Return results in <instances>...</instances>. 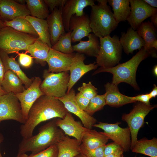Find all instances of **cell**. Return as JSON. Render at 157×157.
<instances>
[{
  "label": "cell",
  "instance_id": "1",
  "mask_svg": "<svg viewBox=\"0 0 157 157\" xmlns=\"http://www.w3.org/2000/svg\"><path fill=\"white\" fill-rule=\"evenodd\" d=\"M69 112L63 103L56 98L43 95L33 104L25 123L20 127L23 138L32 136L35 128L42 122L56 118H63Z\"/></svg>",
  "mask_w": 157,
  "mask_h": 157
},
{
  "label": "cell",
  "instance_id": "2",
  "mask_svg": "<svg viewBox=\"0 0 157 157\" xmlns=\"http://www.w3.org/2000/svg\"><path fill=\"white\" fill-rule=\"evenodd\" d=\"M156 51L155 49L148 51L143 47L128 61L122 63H118L113 67H100L94 72L93 75L101 72H108L113 75V83L118 85L121 83H126L135 90H139V88L136 80L137 68L140 63L149 56L156 57Z\"/></svg>",
  "mask_w": 157,
  "mask_h": 157
},
{
  "label": "cell",
  "instance_id": "3",
  "mask_svg": "<svg viewBox=\"0 0 157 157\" xmlns=\"http://www.w3.org/2000/svg\"><path fill=\"white\" fill-rule=\"evenodd\" d=\"M56 118L40 127L37 134L23 138L19 145L17 155L28 151L32 154L37 153L57 144L60 140L65 134L56 125Z\"/></svg>",
  "mask_w": 157,
  "mask_h": 157
},
{
  "label": "cell",
  "instance_id": "4",
  "mask_svg": "<svg viewBox=\"0 0 157 157\" xmlns=\"http://www.w3.org/2000/svg\"><path fill=\"white\" fill-rule=\"evenodd\" d=\"M97 1L98 4L91 7L90 26L93 33L99 38L110 35L118 24L114 19L110 7L107 4L108 0Z\"/></svg>",
  "mask_w": 157,
  "mask_h": 157
},
{
  "label": "cell",
  "instance_id": "5",
  "mask_svg": "<svg viewBox=\"0 0 157 157\" xmlns=\"http://www.w3.org/2000/svg\"><path fill=\"white\" fill-rule=\"evenodd\" d=\"M38 38L5 26L0 29V49L8 54L21 50L27 51L28 46Z\"/></svg>",
  "mask_w": 157,
  "mask_h": 157
},
{
  "label": "cell",
  "instance_id": "6",
  "mask_svg": "<svg viewBox=\"0 0 157 157\" xmlns=\"http://www.w3.org/2000/svg\"><path fill=\"white\" fill-rule=\"evenodd\" d=\"M100 47L96 57V63L103 67H114L119 63L122 57V47L118 36L108 35L99 38Z\"/></svg>",
  "mask_w": 157,
  "mask_h": 157
},
{
  "label": "cell",
  "instance_id": "7",
  "mask_svg": "<svg viewBox=\"0 0 157 157\" xmlns=\"http://www.w3.org/2000/svg\"><path fill=\"white\" fill-rule=\"evenodd\" d=\"M43 77L44 79L40 88L44 95L60 98L66 94L69 79L68 71L55 73L49 72L45 69Z\"/></svg>",
  "mask_w": 157,
  "mask_h": 157
},
{
  "label": "cell",
  "instance_id": "8",
  "mask_svg": "<svg viewBox=\"0 0 157 157\" xmlns=\"http://www.w3.org/2000/svg\"><path fill=\"white\" fill-rule=\"evenodd\" d=\"M156 106L139 102L128 114H124L122 116L123 121L127 124L131 135V149L137 140L138 131L144 123L145 117Z\"/></svg>",
  "mask_w": 157,
  "mask_h": 157
},
{
  "label": "cell",
  "instance_id": "9",
  "mask_svg": "<svg viewBox=\"0 0 157 157\" xmlns=\"http://www.w3.org/2000/svg\"><path fill=\"white\" fill-rule=\"evenodd\" d=\"M9 120L22 124L26 120L23 116L20 103L13 93H7L0 97V123Z\"/></svg>",
  "mask_w": 157,
  "mask_h": 157
},
{
  "label": "cell",
  "instance_id": "10",
  "mask_svg": "<svg viewBox=\"0 0 157 157\" xmlns=\"http://www.w3.org/2000/svg\"><path fill=\"white\" fill-rule=\"evenodd\" d=\"M120 122L111 124L99 122L93 127L100 128L102 132L109 139L120 146L125 152L128 151L131 148V140L130 129L128 126L125 128L120 127Z\"/></svg>",
  "mask_w": 157,
  "mask_h": 157
},
{
  "label": "cell",
  "instance_id": "11",
  "mask_svg": "<svg viewBox=\"0 0 157 157\" xmlns=\"http://www.w3.org/2000/svg\"><path fill=\"white\" fill-rule=\"evenodd\" d=\"M129 1L131 13L127 20L130 27L135 31L145 19L157 12V9L151 7L143 0Z\"/></svg>",
  "mask_w": 157,
  "mask_h": 157
},
{
  "label": "cell",
  "instance_id": "12",
  "mask_svg": "<svg viewBox=\"0 0 157 157\" xmlns=\"http://www.w3.org/2000/svg\"><path fill=\"white\" fill-rule=\"evenodd\" d=\"M75 96V91L72 89L64 96L56 98L63 103L69 112L74 114L80 119L85 127L91 129L97 120L80 108L76 101Z\"/></svg>",
  "mask_w": 157,
  "mask_h": 157
},
{
  "label": "cell",
  "instance_id": "13",
  "mask_svg": "<svg viewBox=\"0 0 157 157\" xmlns=\"http://www.w3.org/2000/svg\"><path fill=\"white\" fill-rule=\"evenodd\" d=\"M42 82L39 77H35L28 88L21 93L15 94L20 103L22 114L26 120L33 104L40 97L44 95L40 88Z\"/></svg>",
  "mask_w": 157,
  "mask_h": 157
},
{
  "label": "cell",
  "instance_id": "14",
  "mask_svg": "<svg viewBox=\"0 0 157 157\" xmlns=\"http://www.w3.org/2000/svg\"><path fill=\"white\" fill-rule=\"evenodd\" d=\"M93 0H66L61 10L62 21L65 31H69V25L70 19L74 15L81 16L85 13L84 9L88 6L94 5Z\"/></svg>",
  "mask_w": 157,
  "mask_h": 157
},
{
  "label": "cell",
  "instance_id": "15",
  "mask_svg": "<svg viewBox=\"0 0 157 157\" xmlns=\"http://www.w3.org/2000/svg\"><path fill=\"white\" fill-rule=\"evenodd\" d=\"M85 59L84 54L78 52L75 53L69 69L70 74L67 93L69 92L75 84L84 74L97 68L98 66L95 62L85 64L84 63Z\"/></svg>",
  "mask_w": 157,
  "mask_h": 157
},
{
  "label": "cell",
  "instance_id": "16",
  "mask_svg": "<svg viewBox=\"0 0 157 157\" xmlns=\"http://www.w3.org/2000/svg\"><path fill=\"white\" fill-rule=\"evenodd\" d=\"M75 53L65 54L51 48L46 60L48 71L55 73L69 71Z\"/></svg>",
  "mask_w": 157,
  "mask_h": 157
},
{
  "label": "cell",
  "instance_id": "17",
  "mask_svg": "<svg viewBox=\"0 0 157 157\" xmlns=\"http://www.w3.org/2000/svg\"><path fill=\"white\" fill-rule=\"evenodd\" d=\"M90 23L89 16L85 14L81 16L74 15L72 17L69 25L72 42L80 41L84 37L88 36L92 32Z\"/></svg>",
  "mask_w": 157,
  "mask_h": 157
},
{
  "label": "cell",
  "instance_id": "18",
  "mask_svg": "<svg viewBox=\"0 0 157 157\" xmlns=\"http://www.w3.org/2000/svg\"><path fill=\"white\" fill-rule=\"evenodd\" d=\"M56 123L65 135L74 137L81 143L84 133L88 129L83 126L79 122L75 121L69 112L63 118H56Z\"/></svg>",
  "mask_w": 157,
  "mask_h": 157
},
{
  "label": "cell",
  "instance_id": "19",
  "mask_svg": "<svg viewBox=\"0 0 157 157\" xmlns=\"http://www.w3.org/2000/svg\"><path fill=\"white\" fill-rule=\"evenodd\" d=\"M30 15L27 6L15 0H2L0 4V18L4 21H11L18 17Z\"/></svg>",
  "mask_w": 157,
  "mask_h": 157
},
{
  "label": "cell",
  "instance_id": "20",
  "mask_svg": "<svg viewBox=\"0 0 157 157\" xmlns=\"http://www.w3.org/2000/svg\"><path fill=\"white\" fill-rule=\"evenodd\" d=\"M62 8H55L46 19L52 46L57 42L61 35L66 33L62 18Z\"/></svg>",
  "mask_w": 157,
  "mask_h": 157
},
{
  "label": "cell",
  "instance_id": "21",
  "mask_svg": "<svg viewBox=\"0 0 157 157\" xmlns=\"http://www.w3.org/2000/svg\"><path fill=\"white\" fill-rule=\"evenodd\" d=\"M119 40L124 52L128 55L132 53L135 50H140L145 46L143 39L139 35L137 31L133 30L131 27L126 33H122Z\"/></svg>",
  "mask_w": 157,
  "mask_h": 157
},
{
  "label": "cell",
  "instance_id": "22",
  "mask_svg": "<svg viewBox=\"0 0 157 157\" xmlns=\"http://www.w3.org/2000/svg\"><path fill=\"white\" fill-rule=\"evenodd\" d=\"M117 85L107 83L105 85L106 105L118 107L124 105L136 102L131 99L129 96L123 95L119 91Z\"/></svg>",
  "mask_w": 157,
  "mask_h": 157
},
{
  "label": "cell",
  "instance_id": "23",
  "mask_svg": "<svg viewBox=\"0 0 157 157\" xmlns=\"http://www.w3.org/2000/svg\"><path fill=\"white\" fill-rule=\"evenodd\" d=\"M0 57L4 65L5 72L10 70L20 79L25 87L27 89L32 84L34 78H28L21 69L19 64L13 57L0 49Z\"/></svg>",
  "mask_w": 157,
  "mask_h": 157
},
{
  "label": "cell",
  "instance_id": "24",
  "mask_svg": "<svg viewBox=\"0 0 157 157\" xmlns=\"http://www.w3.org/2000/svg\"><path fill=\"white\" fill-rule=\"evenodd\" d=\"M57 145L58 157H75L81 153V143L76 139L65 135Z\"/></svg>",
  "mask_w": 157,
  "mask_h": 157
},
{
  "label": "cell",
  "instance_id": "25",
  "mask_svg": "<svg viewBox=\"0 0 157 157\" xmlns=\"http://www.w3.org/2000/svg\"><path fill=\"white\" fill-rule=\"evenodd\" d=\"M88 37V40H81L78 43L72 46L73 50L89 56L96 57L100 49L99 38L93 33H90Z\"/></svg>",
  "mask_w": 157,
  "mask_h": 157
},
{
  "label": "cell",
  "instance_id": "26",
  "mask_svg": "<svg viewBox=\"0 0 157 157\" xmlns=\"http://www.w3.org/2000/svg\"><path fill=\"white\" fill-rule=\"evenodd\" d=\"M109 140L102 132L88 129L83 135L81 145L88 149H95L106 145Z\"/></svg>",
  "mask_w": 157,
  "mask_h": 157
},
{
  "label": "cell",
  "instance_id": "27",
  "mask_svg": "<svg viewBox=\"0 0 157 157\" xmlns=\"http://www.w3.org/2000/svg\"><path fill=\"white\" fill-rule=\"evenodd\" d=\"M50 48L38 38L28 46L27 51L35 59L36 63L43 66L47 63L46 60Z\"/></svg>",
  "mask_w": 157,
  "mask_h": 157
},
{
  "label": "cell",
  "instance_id": "28",
  "mask_svg": "<svg viewBox=\"0 0 157 157\" xmlns=\"http://www.w3.org/2000/svg\"><path fill=\"white\" fill-rule=\"evenodd\" d=\"M22 82L19 77L10 70L5 72L1 86L6 93L15 94L22 92L25 89Z\"/></svg>",
  "mask_w": 157,
  "mask_h": 157
},
{
  "label": "cell",
  "instance_id": "29",
  "mask_svg": "<svg viewBox=\"0 0 157 157\" xmlns=\"http://www.w3.org/2000/svg\"><path fill=\"white\" fill-rule=\"evenodd\" d=\"M139 35L145 42L144 48L149 51L153 49V44L157 41L156 28L149 21L143 22L137 29Z\"/></svg>",
  "mask_w": 157,
  "mask_h": 157
},
{
  "label": "cell",
  "instance_id": "30",
  "mask_svg": "<svg viewBox=\"0 0 157 157\" xmlns=\"http://www.w3.org/2000/svg\"><path fill=\"white\" fill-rule=\"evenodd\" d=\"M132 152L150 157H157V139L143 138L137 140L132 149Z\"/></svg>",
  "mask_w": 157,
  "mask_h": 157
},
{
  "label": "cell",
  "instance_id": "31",
  "mask_svg": "<svg viewBox=\"0 0 157 157\" xmlns=\"http://www.w3.org/2000/svg\"><path fill=\"white\" fill-rule=\"evenodd\" d=\"M108 2L112 7L114 18L118 24L127 20L131 13L129 0H108Z\"/></svg>",
  "mask_w": 157,
  "mask_h": 157
},
{
  "label": "cell",
  "instance_id": "32",
  "mask_svg": "<svg viewBox=\"0 0 157 157\" xmlns=\"http://www.w3.org/2000/svg\"><path fill=\"white\" fill-rule=\"evenodd\" d=\"M25 18L30 22L37 32L38 38L51 48L52 45L46 20L39 19L31 15L26 17Z\"/></svg>",
  "mask_w": 157,
  "mask_h": 157
},
{
  "label": "cell",
  "instance_id": "33",
  "mask_svg": "<svg viewBox=\"0 0 157 157\" xmlns=\"http://www.w3.org/2000/svg\"><path fill=\"white\" fill-rule=\"evenodd\" d=\"M3 22L5 26L11 27L16 31L38 38L37 32L25 17H18L11 21H4Z\"/></svg>",
  "mask_w": 157,
  "mask_h": 157
},
{
  "label": "cell",
  "instance_id": "34",
  "mask_svg": "<svg viewBox=\"0 0 157 157\" xmlns=\"http://www.w3.org/2000/svg\"><path fill=\"white\" fill-rule=\"evenodd\" d=\"M25 1L31 16L45 19L49 15L50 11L44 0H26Z\"/></svg>",
  "mask_w": 157,
  "mask_h": 157
},
{
  "label": "cell",
  "instance_id": "35",
  "mask_svg": "<svg viewBox=\"0 0 157 157\" xmlns=\"http://www.w3.org/2000/svg\"><path fill=\"white\" fill-rule=\"evenodd\" d=\"M71 42V32L69 31L61 35L58 41L51 48L64 53L71 54L74 51Z\"/></svg>",
  "mask_w": 157,
  "mask_h": 157
},
{
  "label": "cell",
  "instance_id": "36",
  "mask_svg": "<svg viewBox=\"0 0 157 157\" xmlns=\"http://www.w3.org/2000/svg\"><path fill=\"white\" fill-rule=\"evenodd\" d=\"M106 105L105 94L100 95L97 94L90 100L85 111L92 116L96 112L102 109Z\"/></svg>",
  "mask_w": 157,
  "mask_h": 157
},
{
  "label": "cell",
  "instance_id": "37",
  "mask_svg": "<svg viewBox=\"0 0 157 157\" xmlns=\"http://www.w3.org/2000/svg\"><path fill=\"white\" fill-rule=\"evenodd\" d=\"M78 90L83 96L89 100L97 94V89L92 85L91 81L88 83H83L82 85L78 88Z\"/></svg>",
  "mask_w": 157,
  "mask_h": 157
},
{
  "label": "cell",
  "instance_id": "38",
  "mask_svg": "<svg viewBox=\"0 0 157 157\" xmlns=\"http://www.w3.org/2000/svg\"><path fill=\"white\" fill-rule=\"evenodd\" d=\"M58 148L55 144L38 153H31L28 157H58Z\"/></svg>",
  "mask_w": 157,
  "mask_h": 157
},
{
  "label": "cell",
  "instance_id": "39",
  "mask_svg": "<svg viewBox=\"0 0 157 157\" xmlns=\"http://www.w3.org/2000/svg\"><path fill=\"white\" fill-rule=\"evenodd\" d=\"M105 145L95 149H89L81 145V153L86 157H104V150Z\"/></svg>",
  "mask_w": 157,
  "mask_h": 157
},
{
  "label": "cell",
  "instance_id": "40",
  "mask_svg": "<svg viewBox=\"0 0 157 157\" xmlns=\"http://www.w3.org/2000/svg\"><path fill=\"white\" fill-rule=\"evenodd\" d=\"M18 61L19 64L26 68L30 67L33 63L32 57L24 53H19Z\"/></svg>",
  "mask_w": 157,
  "mask_h": 157
},
{
  "label": "cell",
  "instance_id": "41",
  "mask_svg": "<svg viewBox=\"0 0 157 157\" xmlns=\"http://www.w3.org/2000/svg\"><path fill=\"white\" fill-rule=\"evenodd\" d=\"M122 149H123L120 146L114 142L109 143L105 145L104 150V156Z\"/></svg>",
  "mask_w": 157,
  "mask_h": 157
},
{
  "label": "cell",
  "instance_id": "42",
  "mask_svg": "<svg viewBox=\"0 0 157 157\" xmlns=\"http://www.w3.org/2000/svg\"><path fill=\"white\" fill-rule=\"evenodd\" d=\"M66 0H44L51 12L55 8L63 7Z\"/></svg>",
  "mask_w": 157,
  "mask_h": 157
},
{
  "label": "cell",
  "instance_id": "43",
  "mask_svg": "<svg viewBox=\"0 0 157 157\" xmlns=\"http://www.w3.org/2000/svg\"><path fill=\"white\" fill-rule=\"evenodd\" d=\"M75 99L79 107L85 111L89 103L90 100L84 97L80 92L76 94Z\"/></svg>",
  "mask_w": 157,
  "mask_h": 157
},
{
  "label": "cell",
  "instance_id": "44",
  "mask_svg": "<svg viewBox=\"0 0 157 157\" xmlns=\"http://www.w3.org/2000/svg\"><path fill=\"white\" fill-rule=\"evenodd\" d=\"M131 100L136 102L138 101L147 104H150L151 99L148 94H139L134 97H129Z\"/></svg>",
  "mask_w": 157,
  "mask_h": 157
},
{
  "label": "cell",
  "instance_id": "45",
  "mask_svg": "<svg viewBox=\"0 0 157 157\" xmlns=\"http://www.w3.org/2000/svg\"><path fill=\"white\" fill-rule=\"evenodd\" d=\"M5 72L4 67L0 57V86Z\"/></svg>",
  "mask_w": 157,
  "mask_h": 157
},
{
  "label": "cell",
  "instance_id": "46",
  "mask_svg": "<svg viewBox=\"0 0 157 157\" xmlns=\"http://www.w3.org/2000/svg\"><path fill=\"white\" fill-rule=\"evenodd\" d=\"M151 22L154 27L157 28V12L154 14L150 17Z\"/></svg>",
  "mask_w": 157,
  "mask_h": 157
},
{
  "label": "cell",
  "instance_id": "47",
  "mask_svg": "<svg viewBox=\"0 0 157 157\" xmlns=\"http://www.w3.org/2000/svg\"><path fill=\"white\" fill-rule=\"evenodd\" d=\"M124 151L122 149L115 153L105 156L104 157H120L121 156H123Z\"/></svg>",
  "mask_w": 157,
  "mask_h": 157
},
{
  "label": "cell",
  "instance_id": "48",
  "mask_svg": "<svg viewBox=\"0 0 157 157\" xmlns=\"http://www.w3.org/2000/svg\"><path fill=\"white\" fill-rule=\"evenodd\" d=\"M148 94L151 99L156 97L157 95V87L156 85H154L152 90Z\"/></svg>",
  "mask_w": 157,
  "mask_h": 157
},
{
  "label": "cell",
  "instance_id": "49",
  "mask_svg": "<svg viewBox=\"0 0 157 157\" xmlns=\"http://www.w3.org/2000/svg\"><path fill=\"white\" fill-rule=\"evenodd\" d=\"M146 3L151 7L156 8L157 7L156 0H143Z\"/></svg>",
  "mask_w": 157,
  "mask_h": 157
},
{
  "label": "cell",
  "instance_id": "50",
  "mask_svg": "<svg viewBox=\"0 0 157 157\" xmlns=\"http://www.w3.org/2000/svg\"><path fill=\"white\" fill-rule=\"evenodd\" d=\"M3 140H4V137H3V135L1 133H0V145L1 143L3 142ZM0 157H3L1 154V153L0 152Z\"/></svg>",
  "mask_w": 157,
  "mask_h": 157
},
{
  "label": "cell",
  "instance_id": "51",
  "mask_svg": "<svg viewBox=\"0 0 157 157\" xmlns=\"http://www.w3.org/2000/svg\"><path fill=\"white\" fill-rule=\"evenodd\" d=\"M6 93H7L3 90L1 87L0 86V97Z\"/></svg>",
  "mask_w": 157,
  "mask_h": 157
},
{
  "label": "cell",
  "instance_id": "52",
  "mask_svg": "<svg viewBox=\"0 0 157 157\" xmlns=\"http://www.w3.org/2000/svg\"><path fill=\"white\" fill-rule=\"evenodd\" d=\"M153 73L154 75L157 76V66L156 65L154 67L153 69Z\"/></svg>",
  "mask_w": 157,
  "mask_h": 157
},
{
  "label": "cell",
  "instance_id": "53",
  "mask_svg": "<svg viewBox=\"0 0 157 157\" xmlns=\"http://www.w3.org/2000/svg\"><path fill=\"white\" fill-rule=\"evenodd\" d=\"M5 27V26L4 25L3 21L0 18V29Z\"/></svg>",
  "mask_w": 157,
  "mask_h": 157
},
{
  "label": "cell",
  "instance_id": "54",
  "mask_svg": "<svg viewBox=\"0 0 157 157\" xmlns=\"http://www.w3.org/2000/svg\"><path fill=\"white\" fill-rule=\"evenodd\" d=\"M16 157H28V155L26 153L17 155Z\"/></svg>",
  "mask_w": 157,
  "mask_h": 157
},
{
  "label": "cell",
  "instance_id": "55",
  "mask_svg": "<svg viewBox=\"0 0 157 157\" xmlns=\"http://www.w3.org/2000/svg\"><path fill=\"white\" fill-rule=\"evenodd\" d=\"M18 3L22 4H24V2H25V0H15Z\"/></svg>",
  "mask_w": 157,
  "mask_h": 157
},
{
  "label": "cell",
  "instance_id": "56",
  "mask_svg": "<svg viewBox=\"0 0 157 157\" xmlns=\"http://www.w3.org/2000/svg\"><path fill=\"white\" fill-rule=\"evenodd\" d=\"M75 157H86L83 154L81 153L76 156H75Z\"/></svg>",
  "mask_w": 157,
  "mask_h": 157
},
{
  "label": "cell",
  "instance_id": "57",
  "mask_svg": "<svg viewBox=\"0 0 157 157\" xmlns=\"http://www.w3.org/2000/svg\"><path fill=\"white\" fill-rule=\"evenodd\" d=\"M2 0H0V4Z\"/></svg>",
  "mask_w": 157,
  "mask_h": 157
},
{
  "label": "cell",
  "instance_id": "58",
  "mask_svg": "<svg viewBox=\"0 0 157 157\" xmlns=\"http://www.w3.org/2000/svg\"><path fill=\"white\" fill-rule=\"evenodd\" d=\"M120 157H123V156H120Z\"/></svg>",
  "mask_w": 157,
  "mask_h": 157
},
{
  "label": "cell",
  "instance_id": "59",
  "mask_svg": "<svg viewBox=\"0 0 157 157\" xmlns=\"http://www.w3.org/2000/svg\"><path fill=\"white\" fill-rule=\"evenodd\" d=\"M134 157H137L136 156H135Z\"/></svg>",
  "mask_w": 157,
  "mask_h": 157
},
{
  "label": "cell",
  "instance_id": "60",
  "mask_svg": "<svg viewBox=\"0 0 157 157\" xmlns=\"http://www.w3.org/2000/svg\"><path fill=\"white\" fill-rule=\"evenodd\" d=\"M140 157H144V156H140Z\"/></svg>",
  "mask_w": 157,
  "mask_h": 157
}]
</instances>
